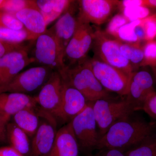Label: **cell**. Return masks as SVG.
I'll return each instance as SVG.
<instances>
[{
  "mask_svg": "<svg viewBox=\"0 0 156 156\" xmlns=\"http://www.w3.org/2000/svg\"><path fill=\"white\" fill-rule=\"evenodd\" d=\"M78 14L90 23L100 25L108 21L118 9V0H81L77 1Z\"/></svg>",
  "mask_w": 156,
  "mask_h": 156,
  "instance_id": "5bb4252c",
  "label": "cell"
},
{
  "mask_svg": "<svg viewBox=\"0 0 156 156\" xmlns=\"http://www.w3.org/2000/svg\"><path fill=\"white\" fill-rule=\"evenodd\" d=\"M142 110L154 120L156 122V91L148 98Z\"/></svg>",
  "mask_w": 156,
  "mask_h": 156,
  "instance_id": "1f68e13d",
  "label": "cell"
},
{
  "mask_svg": "<svg viewBox=\"0 0 156 156\" xmlns=\"http://www.w3.org/2000/svg\"><path fill=\"white\" fill-rule=\"evenodd\" d=\"M89 156H126L125 152L112 149H102L98 150L94 154Z\"/></svg>",
  "mask_w": 156,
  "mask_h": 156,
  "instance_id": "836d02e7",
  "label": "cell"
},
{
  "mask_svg": "<svg viewBox=\"0 0 156 156\" xmlns=\"http://www.w3.org/2000/svg\"><path fill=\"white\" fill-rule=\"evenodd\" d=\"M140 42L129 44L119 41L120 49L123 56L129 61L134 72L142 67L144 55L143 45Z\"/></svg>",
  "mask_w": 156,
  "mask_h": 156,
  "instance_id": "7402d4cb",
  "label": "cell"
},
{
  "mask_svg": "<svg viewBox=\"0 0 156 156\" xmlns=\"http://www.w3.org/2000/svg\"><path fill=\"white\" fill-rule=\"evenodd\" d=\"M73 1L68 9L59 17L49 30L56 38L65 57L66 49L75 32L77 24L78 4Z\"/></svg>",
  "mask_w": 156,
  "mask_h": 156,
  "instance_id": "2e32d148",
  "label": "cell"
},
{
  "mask_svg": "<svg viewBox=\"0 0 156 156\" xmlns=\"http://www.w3.org/2000/svg\"><path fill=\"white\" fill-rule=\"evenodd\" d=\"M92 108L100 138L114 124L135 112L125 98L120 100L109 98L98 99L92 102Z\"/></svg>",
  "mask_w": 156,
  "mask_h": 156,
  "instance_id": "5b68a950",
  "label": "cell"
},
{
  "mask_svg": "<svg viewBox=\"0 0 156 156\" xmlns=\"http://www.w3.org/2000/svg\"><path fill=\"white\" fill-rule=\"evenodd\" d=\"M94 33V29L90 23L78 14L75 32L65 53L64 62L66 59L69 62L66 66L73 65L87 58L93 44Z\"/></svg>",
  "mask_w": 156,
  "mask_h": 156,
  "instance_id": "52a82bcc",
  "label": "cell"
},
{
  "mask_svg": "<svg viewBox=\"0 0 156 156\" xmlns=\"http://www.w3.org/2000/svg\"><path fill=\"white\" fill-rule=\"evenodd\" d=\"M37 106L23 109L12 117L13 122L30 137H33L39 127L40 118L37 111Z\"/></svg>",
  "mask_w": 156,
  "mask_h": 156,
  "instance_id": "ffe728a7",
  "label": "cell"
},
{
  "mask_svg": "<svg viewBox=\"0 0 156 156\" xmlns=\"http://www.w3.org/2000/svg\"><path fill=\"white\" fill-rule=\"evenodd\" d=\"M7 138L10 146L23 156H30L31 142L29 136L13 122L8 123Z\"/></svg>",
  "mask_w": 156,
  "mask_h": 156,
  "instance_id": "44dd1931",
  "label": "cell"
},
{
  "mask_svg": "<svg viewBox=\"0 0 156 156\" xmlns=\"http://www.w3.org/2000/svg\"><path fill=\"white\" fill-rule=\"evenodd\" d=\"M137 21L138 20L131 21L122 27L118 30L115 39L120 41L129 44L140 42L136 37L134 31Z\"/></svg>",
  "mask_w": 156,
  "mask_h": 156,
  "instance_id": "484cf974",
  "label": "cell"
},
{
  "mask_svg": "<svg viewBox=\"0 0 156 156\" xmlns=\"http://www.w3.org/2000/svg\"><path fill=\"white\" fill-rule=\"evenodd\" d=\"M53 70L47 66L34 67L21 72L8 84L0 87V93H27L34 92L46 83Z\"/></svg>",
  "mask_w": 156,
  "mask_h": 156,
  "instance_id": "9c48e42d",
  "label": "cell"
},
{
  "mask_svg": "<svg viewBox=\"0 0 156 156\" xmlns=\"http://www.w3.org/2000/svg\"><path fill=\"white\" fill-rule=\"evenodd\" d=\"M62 80L61 103L55 118L56 120L68 123L85 109L88 101L80 92L71 87L63 79Z\"/></svg>",
  "mask_w": 156,
  "mask_h": 156,
  "instance_id": "9a60e30c",
  "label": "cell"
},
{
  "mask_svg": "<svg viewBox=\"0 0 156 156\" xmlns=\"http://www.w3.org/2000/svg\"><path fill=\"white\" fill-rule=\"evenodd\" d=\"M146 34L145 42L156 39V13L143 19Z\"/></svg>",
  "mask_w": 156,
  "mask_h": 156,
  "instance_id": "4dcf8cb0",
  "label": "cell"
},
{
  "mask_svg": "<svg viewBox=\"0 0 156 156\" xmlns=\"http://www.w3.org/2000/svg\"><path fill=\"white\" fill-rule=\"evenodd\" d=\"M4 2H5V0H0V9L2 8Z\"/></svg>",
  "mask_w": 156,
  "mask_h": 156,
  "instance_id": "f35d334b",
  "label": "cell"
},
{
  "mask_svg": "<svg viewBox=\"0 0 156 156\" xmlns=\"http://www.w3.org/2000/svg\"><path fill=\"white\" fill-rule=\"evenodd\" d=\"M35 41V61L53 71H61L65 67L64 56L56 38L49 29L39 36Z\"/></svg>",
  "mask_w": 156,
  "mask_h": 156,
  "instance_id": "30bf717a",
  "label": "cell"
},
{
  "mask_svg": "<svg viewBox=\"0 0 156 156\" xmlns=\"http://www.w3.org/2000/svg\"><path fill=\"white\" fill-rule=\"evenodd\" d=\"M152 70L153 75L154 76V79L155 83V86L156 89V65L154 67L151 68Z\"/></svg>",
  "mask_w": 156,
  "mask_h": 156,
  "instance_id": "74e56055",
  "label": "cell"
},
{
  "mask_svg": "<svg viewBox=\"0 0 156 156\" xmlns=\"http://www.w3.org/2000/svg\"><path fill=\"white\" fill-rule=\"evenodd\" d=\"M156 91L153 74L148 70L139 69L131 76L125 99L134 112L142 110L148 98Z\"/></svg>",
  "mask_w": 156,
  "mask_h": 156,
  "instance_id": "8fae6325",
  "label": "cell"
},
{
  "mask_svg": "<svg viewBox=\"0 0 156 156\" xmlns=\"http://www.w3.org/2000/svg\"><path fill=\"white\" fill-rule=\"evenodd\" d=\"M72 127L80 151L89 156L96 149L99 138L97 125L92 108V102L71 121Z\"/></svg>",
  "mask_w": 156,
  "mask_h": 156,
  "instance_id": "277c9868",
  "label": "cell"
},
{
  "mask_svg": "<svg viewBox=\"0 0 156 156\" xmlns=\"http://www.w3.org/2000/svg\"><path fill=\"white\" fill-rule=\"evenodd\" d=\"M37 38L25 29L15 30L10 29L0 28V40L14 45L24 44L27 41H35Z\"/></svg>",
  "mask_w": 156,
  "mask_h": 156,
  "instance_id": "603a6c76",
  "label": "cell"
},
{
  "mask_svg": "<svg viewBox=\"0 0 156 156\" xmlns=\"http://www.w3.org/2000/svg\"><path fill=\"white\" fill-rule=\"evenodd\" d=\"M80 151L70 122L57 131L49 156H79Z\"/></svg>",
  "mask_w": 156,
  "mask_h": 156,
  "instance_id": "e0dca14e",
  "label": "cell"
},
{
  "mask_svg": "<svg viewBox=\"0 0 156 156\" xmlns=\"http://www.w3.org/2000/svg\"><path fill=\"white\" fill-rule=\"evenodd\" d=\"M0 156H23L11 146L0 147Z\"/></svg>",
  "mask_w": 156,
  "mask_h": 156,
  "instance_id": "d590c367",
  "label": "cell"
},
{
  "mask_svg": "<svg viewBox=\"0 0 156 156\" xmlns=\"http://www.w3.org/2000/svg\"><path fill=\"white\" fill-rule=\"evenodd\" d=\"M59 72L63 80L80 92L88 101L110 97L95 77L87 58L73 65L66 66Z\"/></svg>",
  "mask_w": 156,
  "mask_h": 156,
  "instance_id": "7a4b0ae2",
  "label": "cell"
},
{
  "mask_svg": "<svg viewBox=\"0 0 156 156\" xmlns=\"http://www.w3.org/2000/svg\"><path fill=\"white\" fill-rule=\"evenodd\" d=\"M37 7L36 1L34 0H5L0 11H5L14 14L23 9Z\"/></svg>",
  "mask_w": 156,
  "mask_h": 156,
  "instance_id": "d4e9b609",
  "label": "cell"
},
{
  "mask_svg": "<svg viewBox=\"0 0 156 156\" xmlns=\"http://www.w3.org/2000/svg\"><path fill=\"white\" fill-rule=\"evenodd\" d=\"M125 154L126 156H156V132Z\"/></svg>",
  "mask_w": 156,
  "mask_h": 156,
  "instance_id": "cb8c5ba5",
  "label": "cell"
},
{
  "mask_svg": "<svg viewBox=\"0 0 156 156\" xmlns=\"http://www.w3.org/2000/svg\"><path fill=\"white\" fill-rule=\"evenodd\" d=\"M92 48L94 57L119 70L131 77L134 72L131 64L121 52L119 41L108 35L105 31L94 30Z\"/></svg>",
  "mask_w": 156,
  "mask_h": 156,
  "instance_id": "3957f363",
  "label": "cell"
},
{
  "mask_svg": "<svg viewBox=\"0 0 156 156\" xmlns=\"http://www.w3.org/2000/svg\"><path fill=\"white\" fill-rule=\"evenodd\" d=\"M63 80L60 73L53 71L35 96L38 106L55 117L61 103Z\"/></svg>",
  "mask_w": 156,
  "mask_h": 156,
  "instance_id": "7c38bea8",
  "label": "cell"
},
{
  "mask_svg": "<svg viewBox=\"0 0 156 156\" xmlns=\"http://www.w3.org/2000/svg\"><path fill=\"white\" fill-rule=\"evenodd\" d=\"M129 22L130 21L122 13H119L110 19L105 32L108 35L115 39L119 30Z\"/></svg>",
  "mask_w": 156,
  "mask_h": 156,
  "instance_id": "f1b7e54d",
  "label": "cell"
},
{
  "mask_svg": "<svg viewBox=\"0 0 156 156\" xmlns=\"http://www.w3.org/2000/svg\"><path fill=\"white\" fill-rule=\"evenodd\" d=\"M40 118L39 126L31 142L30 156H49L53 149L56 133L55 117L37 107Z\"/></svg>",
  "mask_w": 156,
  "mask_h": 156,
  "instance_id": "ba28073f",
  "label": "cell"
},
{
  "mask_svg": "<svg viewBox=\"0 0 156 156\" xmlns=\"http://www.w3.org/2000/svg\"><path fill=\"white\" fill-rule=\"evenodd\" d=\"M144 6L156 13V0H144Z\"/></svg>",
  "mask_w": 156,
  "mask_h": 156,
  "instance_id": "8d00e7d4",
  "label": "cell"
},
{
  "mask_svg": "<svg viewBox=\"0 0 156 156\" xmlns=\"http://www.w3.org/2000/svg\"><path fill=\"white\" fill-rule=\"evenodd\" d=\"M11 118L0 115V144L8 143L7 126Z\"/></svg>",
  "mask_w": 156,
  "mask_h": 156,
  "instance_id": "d6a6232c",
  "label": "cell"
},
{
  "mask_svg": "<svg viewBox=\"0 0 156 156\" xmlns=\"http://www.w3.org/2000/svg\"><path fill=\"white\" fill-rule=\"evenodd\" d=\"M29 47L13 50L0 58V87L9 83L24 68L35 62L29 56Z\"/></svg>",
  "mask_w": 156,
  "mask_h": 156,
  "instance_id": "4fadbf2b",
  "label": "cell"
},
{
  "mask_svg": "<svg viewBox=\"0 0 156 156\" xmlns=\"http://www.w3.org/2000/svg\"><path fill=\"white\" fill-rule=\"evenodd\" d=\"M35 97L11 92L0 93V115L11 118L20 111L37 106Z\"/></svg>",
  "mask_w": 156,
  "mask_h": 156,
  "instance_id": "ac0fdd59",
  "label": "cell"
},
{
  "mask_svg": "<svg viewBox=\"0 0 156 156\" xmlns=\"http://www.w3.org/2000/svg\"><path fill=\"white\" fill-rule=\"evenodd\" d=\"M26 46V45L24 44L20 45L10 44L0 40V58L9 52L23 48Z\"/></svg>",
  "mask_w": 156,
  "mask_h": 156,
  "instance_id": "e575fe53",
  "label": "cell"
},
{
  "mask_svg": "<svg viewBox=\"0 0 156 156\" xmlns=\"http://www.w3.org/2000/svg\"><path fill=\"white\" fill-rule=\"evenodd\" d=\"M144 58L142 67L150 66L151 68L156 65V39L145 42L143 45Z\"/></svg>",
  "mask_w": 156,
  "mask_h": 156,
  "instance_id": "83f0119b",
  "label": "cell"
},
{
  "mask_svg": "<svg viewBox=\"0 0 156 156\" xmlns=\"http://www.w3.org/2000/svg\"><path fill=\"white\" fill-rule=\"evenodd\" d=\"M134 113L109 128L99 139L96 150L112 149L125 153L156 132V122H147Z\"/></svg>",
  "mask_w": 156,
  "mask_h": 156,
  "instance_id": "6da1fadb",
  "label": "cell"
},
{
  "mask_svg": "<svg viewBox=\"0 0 156 156\" xmlns=\"http://www.w3.org/2000/svg\"><path fill=\"white\" fill-rule=\"evenodd\" d=\"M130 22L145 18L152 14L150 9L142 6H133L120 9Z\"/></svg>",
  "mask_w": 156,
  "mask_h": 156,
  "instance_id": "4316f807",
  "label": "cell"
},
{
  "mask_svg": "<svg viewBox=\"0 0 156 156\" xmlns=\"http://www.w3.org/2000/svg\"><path fill=\"white\" fill-rule=\"evenodd\" d=\"M0 28L21 30L24 28L22 23L14 14L0 11Z\"/></svg>",
  "mask_w": 156,
  "mask_h": 156,
  "instance_id": "f546056e",
  "label": "cell"
},
{
  "mask_svg": "<svg viewBox=\"0 0 156 156\" xmlns=\"http://www.w3.org/2000/svg\"><path fill=\"white\" fill-rule=\"evenodd\" d=\"M14 15L22 23L24 28L37 38L48 30L43 15L37 8H27Z\"/></svg>",
  "mask_w": 156,
  "mask_h": 156,
  "instance_id": "d6986e66",
  "label": "cell"
},
{
  "mask_svg": "<svg viewBox=\"0 0 156 156\" xmlns=\"http://www.w3.org/2000/svg\"><path fill=\"white\" fill-rule=\"evenodd\" d=\"M88 62L95 77L104 89L120 96L127 95L131 77L95 57L88 58Z\"/></svg>",
  "mask_w": 156,
  "mask_h": 156,
  "instance_id": "8992f818",
  "label": "cell"
}]
</instances>
